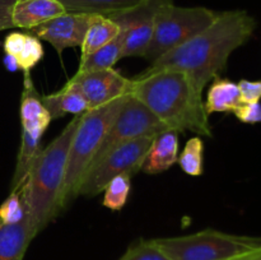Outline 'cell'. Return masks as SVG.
<instances>
[{
    "label": "cell",
    "instance_id": "277c9868",
    "mask_svg": "<svg viewBox=\"0 0 261 260\" xmlns=\"http://www.w3.org/2000/svg\"><path fill=\"white\" fill-rule=\"evenodd\" d=\"M129 93L106 105L88 110L81 117L69 147L65 177L59 200V209L64 211L78 196L82 180L91 167L101 142L114 120L121 112Z\"/></svg>",
    "mask_w": 261,
    "mask_h": 260
},
{
    "label": "cell",
    "instance_id": "83f0119b",
    "mask_svg": "<svg viewBox=\"0 0 261 260\" xmlns=\"http://www.w3.org/2000/svg\"><path fill=\"white\" fill-rule=\"evenodd\" d=\"M234 116L245 124H257L261 122V103H242L233 111Z\"/></svg>",
    "mask_w": 261,
    "mask_h": 260
},
{
    "label": "cell",
    "instance_id": "ba28073f",
    "mask_svg": "<svg viewBox=\"0 0 261 260\" xmlns=\"http://www.w3.org/2000/svg\"><path fill=\"white\" fill-rule=\"evenodd\" d=\"M166 130H168V127L161 120H158L142 102L130 94L121 112L117 115L110 129L107 130L89 168L98 163L114 148L138 138L155 137Z\"/></svg>",
    "mask_w": 261,
    "mask_h": 260
},
{
    "label": "cell",
    "instance_id": "f1b7e54d",
    "mask_svg": "<svg viewBox=\"0 0 261 260\" xmlns=\"http://www.w3.org/2000/svg\"><path fill=\"white\" fill-rule=\"evenodd\" d=\"M25 37L27 33H20V32H12L5 37L4 41V51L5 54L13 55L17 58L18 54L22 50L23 45H24Z\"/></svg>",
    "mask_w": 261,
    "mask_h": 260
},
{
    "label": "cell",
    "instance_id": "f546056e",
    "mask_svg": "<svg viewBox=\"0 0 261 260\" xmlns=\"http://www.w3.org/2000/svg\"><path fill=\"white\" fill-rule=\"evenodd\" d=\"M15 2L17 0H0V31L14 28L12 13Z\"/></svg>",
    "mask_w": 261,
    "mask_h": 260
},
{
    "label": "cell",
    "instance_id": "4316f807",
    "mask_svg": "<svg viewBox=\"0 0 261 260\" xmlns=\"http://www.w3.org/2000/svg\"><path fill=\"white\" fill-rule=\"evenodd\" d=\"M244 103H256L261 99V81H247L241 79L237 83Z\"/></svg>",
    "mask_w": 261,
    "mask_h": 260
},
{
    "label": "cell",
    "instance_id": "e0dca14e",
    "mask_svg": "<svg viewBox=\"0 0 261 260\" xmlns=\"http://www.w3.org/2000/svg\"><path fill=\"white\" fill-rule=\"evenodd\" d=\"M42 130H25L22 129V142L17 157L14 175L12 178L10 191H15L27 180L28 173L32 170L38 154L42 150L41 139L43 135Z\"/></svg>",
    "mask_w": 261,
    "mask_h": 260
},
{
    "label": "cell",
    "instance_id": "4dcf8cb0",
    "mask_svg": "<svg viewBox=\"0 0 261 260\" xmlns=\"http://www.w3.org/2000/svg\"><path fill=\"white\" fill-rule=\"evenodd\" d=\"M3 63H4V66L7 70L9 71H17L19 70V66H18L17 59L13 55H9V54H5L4 59H3Z\"/></svg>",
    "mask_w": 261,
    "mask_h": 260
},
{
    "label": "cell",
    "instance_id": "ffe728a7",
    "mask_svg": "<svg viewBox=\"0 0 261 260\" xmlns=\"http://www.w3.org/2000/svg\"><path fill=\"white\" fill-rule=\"evenodd\" d=\"M120 27L111 18L103 15H93L89 27L81 45V58L94 53L98 48L111 42L119 36Z\"/></svg>",
    "mask_w": 261,
    "mask_h": 260
},
{
    "label": "cell",
    "instance_id": "5b68a950",
    "mask_svg": "<svg viewBox=\"0 0 261 260\" xmlns=\"http://www.w3.org/2000/svg\"><path fill=\"white\" fill-rule=\"evenodd\" d=\"M170 260H236L261 251V237L204 229L185 236L154 239Z\"/></svg>",
    "mask_w": 261,
    "mask_h": 260
},
{
    "label": "cell",
    "instance_id": "1f68e13d",
    "mask_svg": "<svg viewBox=\"0 0 261 260\" xmlns=\"http://www.w3.org/2000/svg\"><path fill=\"white\" fill-rule=\"evenodd\" d=\"M236 260H261V251L254 252V254H250V255H246V256L239 257V259H236Z\"/></svg>",
    "mask_w": 261,
    "mask_h": 260
},
{
    "label": "cell",
    "instance_id": "44dd1931",
    "mask_svg": "<svg viewBox=\"0 0 261 260\" xmlns=\"http://www.w3.org/2000/svg\"><path fill=\"white\" fill-rule=\"evenodd\" d=\"M122 59V41L121 36H117L115 40L98 48L94 53L81 58L76 73L86 71L103 70V69L114 68L115 64Z\"/></svg>",
    "mask_w": 261,
    "mask_h": 260
},
{
    "label": "cell",
    "instance_id": "7c38bea8",
    "mask_svg": "<svg viewBox=\"0 0 261 260\" xmlns=\"http://www.w3.org/2000/svg\"><path fill=\"white\" fill-rule=\"evenodd\" d=\"M37 235L28 213L18 223L0 221V260H23L31 241Z\"/></svg>",
    "mask_w": 261,
    "mask_h": 260
},
{
    "label": "cell",
    "instance_id": "ac0fdd59",
    "mask_svg": "<svg viewBox=\"0 0 261 260\" xmlns=\"http://www.w3.org/2000/svg\"><path fill=\"white\" fill-rule=\"evenodd\" d=\"M66 12L114 17L144 4L147 0H58Z\"/></svg>",
    "mask_w": 261,
    "mask_h": 260
},
{
    "label": "cell",
    "instance_id": "3957f363",
    "mask_svg": "<svg viewBox=\"0 0 261 260\" xmlns=\"http://www.w3.org/2000/svg\"><path fill=\"white\" fill-rule=\"evenodd\" d=\"M82 115H75L63 132L47 147L42 148L27 180L20 186L27 213L38 233L60 213L59 200L65 177L69 147Z\"/></svg>",
    "mask_w": 261,
    "mask_h": 260
},
{
    "label": "cell",
    "instance_id": "484cf974",
    "mask_svg": "<svg viewBox=\"0 0 261 260\" xmlns=\"http://www.w3.org/2000/svg\"><path fill=\"white\" fill-rule=\"evenodd\" d=\"M120 260H170L154 240H142L127 249Z\"/></svg>",
    "mask_w": 261,
    "mask_h": 260
},
{
    "label": "cell",
    "instance_id": "8992f818",
    "mask_svg": "<svg viewBox=\"0 0 261 260\" xmlns=\"http://www.w3.org/2000/svg\"><path fill=\"white\" fill-rule=\"evenodd\" d=\"M218 12L205 7H177L163 0L154 15L152 40L144 59L150 64L178 47L205 30L216 19Z\"/></svg>",
    "mask_w": 261,
    "mask_h": 260
},
{
    "label": "cell",
    "instance_id": "d4e9b609",
    "mask_svg": "<svg viewBox=\"0 0 261 260\" xmlns=\"http://www.w3.org/2000/svg\"><path fill=\"white\" fill-rule=\"evenodd\" d=\"M43 58V47L41 40L35 37L31 33H27L24 45H23L20 53L17 55V63L20 70L24 73L31 71V69L35 68Z\"/></svg>",
    "mask_w": 261,
    "mask_h": 260
},
{
    "label": "cell",
    "instance_id": "7a4b0ae2",
    "mask_svg": "<svg viewBox=\"0 0 261 260\" xmlns=\"http://www.w3.org/2000/svg\"><path fill=\"white\" fill-rule=\"evenodd\" d=\"M130 94L142 102L168 129L212 138V125L190 76L175 69H147L132 79Z\"/></svg>",
    "mask_w": 261,
    "mask_h": 260
},
{
    "label": "cell",
    "instance_id": "d6986e66",
    "mask_svg": "<svg viewBox=\"0 0 261 260\" xmlns=\"http://www.w3.org/2000/svg\"><path fill=\"white\" fill-rule=\"evenodd\" d=\"M204 103L206 112L211 115L216 112H233L244 102L237 83L217 76L209 88L206 101Z\"/></svg>",
    "mask_w": 261,
    "mask_h": 260
},
{
    "label": "cell",
    "instance_id": "8fae6325",
    "mask_svg": "<svg viewBox=\"0 0 261 260\" xmlns=\"http://www.w3.org/2000/svg\"><path fill=\"white\" fill-rule=\"evenodd\" d=\"M93 15L65 12L59 17L32 28L28 33L38 40L48 42L58 51V54H61L68 47H81Z\"/></svg>",
    "mask_w": 261,
    "mask_h": 260
},
{
    "label": "cell",
    "instance_id": "30bf717a",
    "mask_svg": "<svg viewBox=\"0 0 261 260\" xmlns=\"http://www.w3.org/2000/svg\"><path fill=\"white\" fill-rule=\"evenodd\" d=\"M69 81L75 84L88 103V110L106 105L129 93L132 79L115 69L75 73Z\"/></svg>",
    "mask_w": 261,
    "mask_h": 260
},
{
    "label": "cell",
    "instance_id": "9a60e30c",
    "mask_svg": "<svg viewBox=\"0 0 261 260\" xmlns=\"http://www.w3.org/2000/svg\"><path fill=\"white\" fill-rule=\"evenodd\" d=\"M53 121L47 109L42 102V97L38 94L30 71L24 73L23 81L22 101H20V122L22 129L42 130L46 132Z\"/></svg>",
    "mask_w": 261,
    "mask_h": 260
},
{
    "label": "cell",
    "instance_id": "52a82bcc",
    "mask_svg": "<svg viewBox=\"0 0 261 260\" xmlns=\"http://www.w3.org/2000/svg\"><path fill=\"white\" fill-rule=\"evenodd\" d=\"M154 137H143L114 148L98 163L87 171L79 186L78 196H94L117 175L133 176L142 168L144 158Z\"/></svg>",
    "mask_w": 261,
    "mask_h": 260
},
{
    "label": "cell",
    "instance_id": "6da1fadb",
    "mask_svg": "<svg viewBox=\"0 0 261 260\" xmlns=\"http://www.w3.org/2000/svg\"><path fill=\"white\" fill-rule=\"evenodd\" d=\"M255 27L256 20L246 10L218 12L205 30L161 56L148 69L184 71L203 93L206 84L224 71L231 54L249 41Z\"/></svg>",
    "mask_w": 261,
    "mask_h": 260
},
{
    "label": "cell",
    "instance_id": "2e32d148",
    "mask_svg": "<svg viewBox=\"0 0 261 260\" xmlns=\"http://www.w3.org/2000/svg\"><path fill=\"white\" fill-rule=\"evenodd\" d=\"M42 102L53 120L64 117L66 114L82 115L88 111L86 98L78 87L70 81L66 82L65 86L55 93L43 96Z\"/></svg>",
    "mask_w": 261,
    "mask_h": 260
},
{
    "label": "cell",
    "instance_id": "603a6c76",
    "mask_svg": "<svg viewBox=\"0 0 261 260\" xmlns=\"http://www.w3.org/2000/svg\"><path fill=\"white\" fill-rule=\"evenodd\" d=\"M177 163L185 173L200 176L204 172V142L201 137H193L188 140Z\"/></svg>",
    "mask_w": 261,
    "mask_h": 260
},
{
    "label": "cell",
    "instance_id": "4fadbf2b",
    "mask_svg": "<svg viewBox=\"0 0 261 260\" xmlns=\"http://www.w3.org/2000/svg\"><path fill=\"white\" fill-rule=\"evenodd\" d=\"M65 12L58 0H17L12 13L13 25L30 31Z\"/></svg>",
    "mask_w": 261,
    "mask_h": 260
},
{
    "label": "cell",
    "instance_id": "9c48e42d",
    "mask_svg": "<svg viewBox=\"0 0 261 260\" xmlns=\"http://www.w3.org/2000/svg\"><path fill=\"white\" fill-rule=\"evenodd\" d=\"M163 0H147L143 5L110 17L120 27L122 41V59L132 56L144 58L152 40L154 15Z\"/></svg>",
    "mask_w": 261,
    "mask_h": 260
},
{
    "label": "cell",
    "instance_id": "cb8c5ba5",
    "mask_svg": "<svg viewBox=\"0 0 261 260\" xmlns=\"http://www.w3.org/2000/svg\"><path fill=\"white\" fill-rule=\"evenodd\" d=\"M27 214L22 189L10 191L9 196L0 205V221L3 223H18Z\"/></svg>",
    "mask_w": 261,
    "mask_h": 260
},
{
    "label": "cell",
    "instance_id": "5bb4252c",
    "mask_svg": "<svg viewBox=\"0 0 261 260\" xmlns=\"http://www.w3.org/2000/svg\"><path fill=\"white\" fill-rule=\"evenodd\" d=\"M178 158V133L168 129L155 135L140 170L155 175L172 167Z\"/></svg>",
    "mask_w": 261,
    "mask_h": 260
},
{
    "label": "cell",
    "instance_id": "7402d4cb",
    "mask_svg": "<svg viewBox=\"0 0 261 260\" xmlns=\"http://www.w3.org/2000/svg\"><path fill=\"white\" fill-rule=\"evenodd\" d=\"M132 176L127 173L117 175L105 186L103 189V204L110 211L119 212L126 204L132 190Z\"/></svg>",
    "mask_w": 261,
    "mask_h": 260
}]
</instances>
